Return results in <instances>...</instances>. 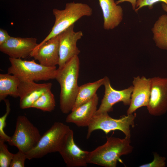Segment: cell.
I'll return each instance as SVG.
<instances>
[{
  "label": "cell",
  "instance_id": "10",
  "mask_svg": "<svg viewBox=\"0 0 167 167\" xmlns=\"http://www.w3.org/2000/svg\"><path fill=\"white\" fill-rule=\"evenodd\" d=\"M74 27V24H73L60 34L58 68L63 66L73 57L78 56L80 52L77 46V42L83 36V33L81 31L75 32Z\"/></svg>",
  "mask_w": 167,
  "mask_h": 167
},
{
  "label": "cell",
  "instance_id": "22",
  "mask_svg": "<svg viewBox=\"0 0 167 167\" xmlns=\"http://www.w3.org/2000/svg\"><path fill=\"white\" fill-rule=\"evenodd\" d=\"M5 141L0 138V167H9L14 154L8 150L7 146L5 144Z\"/></svg>",
  "mask_w": 167,
  "mask_h": 167
},
{
  "label": "cell",
  "instance_id": "25",
  "mask_svg": "<svg viewBox=\"0 0 167 167\" xmlns=\"http://www.w3.org/2000/svg\"><path fill=\"white\" fill-rule=\"evenodd\" d=\"M154 159L151 162L140 165L139 167H165V160L164 157L160 156L157 153L153 154Z\"/></svg>",
  "mask_w": 167,
  "mask_h": 167
},
{
  "label": "cell",
  "instance_id": "18",
  "mask_svg": "<svg viewBox=\"0 0 167 167\" xmlns=\"http://www.w3.org/2000/svg\"><path fill=\"white\" fill-rule=\"evenodd\" d=\"M19 79L16 76L9 74H0V101L8 96L19 97L18 87Z\"/></svg>",
  "mask_w": 167,
  "mask_h": 167
},
{
  "label": "cell",
  "instance_id": "23",
  "mask_svg": "<svg viewBox=\"0 0 167 167\" xmlns=\"http://www.w3.org/2000/svg\"><path fill=\"white\" fill-rule=\"evenodd\" d=\"M4 101L6 106V111L5 113L0 118V138L5 142H8L11 137L7 135L4 131V129L6 125V118L11 111L10 104L8 99H5Z\"/></svg>",
  "mask_w": 167,
  "mask_h": 167
},
{
  "label": "cell",
  "instance_id": "9",
  "mask_svg": "<svg viewBox=\"0 0 167 167\" xmlns=\"http://www.w3.org/2000/svg\"><path fill=\"white\" fill-rule=\"evenodd\" d=\"M151 94L147 107L151 115L160 116L167 111V78H151Z\"/></svg>",
  "mask_w": 167,
  "mask_h": 167
},
{
  "label": "cell",
  "instance_id": "4",
  "mask_svg": "<svg viewBox=\"0 0 167 167\" xmlns=\"http://www.w3.org/2000/svg\"><path fill=\"white\" fill-rule=\"evenodd\" d=\"M9 59L11 66L7 73L16 76L20 80L35 82L55 79L57 69L56 66H46L34 60L29 61L11 58Z\"/></svg>",
  "mask_w": 167,
  "mask_h": 167
},
{
  "label": "cell",
  "instance_id": "13",
  "mask_svg": "<svg viewBox=\"0 0 167 167\" xmlns=\"http://www.w3.org/2000/svg\"><path fill=\"white\" fill-rule=\"evenodd\" d=\"M151 84V78L139 76L134 77L133 90L127 115L133 113L140 107L147 106L150 96Z\"/></svg>",
  "mask_w": 167,
  "mask_h": 167
},
{
  "label": "cell",
  "instance_id": "15",
  "mask_svg": "<svg viewBox=\"0 0 167 167\" xmlns=\"http://www.w3.org/2000/svg\"><path fill=\"white\" fill-rule=\"evenodd\" d=\"M52 86L51 83L39 84L34 81L20 80L18 90L20 108L24 109L31 108L33 104L42 94L51 90Z\"/></svg>",
  "mask_w": 167,
  "mask_h": 167
},
{
  "label": "cell",
  "instance_id": "3",
  "mask_svg": "<svg viewBox=\"0 0 167 167\" xmlns=\"http://www.w3.org/2000/svg\"><path fill=\"white\" fill-rule=\"evenodd\" d=\"M53 12L55 18L54 24L48 35L39 45L59 34L82 17L90 16L92 9L86 3L71 2L66 4L64 9H54Z\"/></svg>",
  "mask_w": 167,
  "mask_h": 167
},
{
  "label": "cell",
  "instance_id": "19",
  "mask_svg": "<svg viewBox=\"0 0 167 167\" xmlns=\"http://www.w3.org/2000/svg\"><path fill=\"white\" fill-rule=\"evenodd\" d=\"M105 79L104 77L96 81L88 83L79 86L75 102L72 110L91 99L96 94V92L98 88L104 85Z\"/></svg>",
  "mask_w": 167,
  "mask_h": 167
},
{
  "label": "cell",
  "instance_id": "21",
  "mask_svg": "<svg viewBox=\"0 0 167 167\" xmlns=\"http://www.w3.org/2000/svg\"><path fill=\"white\" fill-rule=\"evenodd\" d=\"M55 106L54 95L49 90L42 94L33 104L31 108L50 112L54 109Z\"/></svg>",
  "mask_w": 167,
  "mask_h": 167
},
{
  "label": "cell",
  "instance_id": "5",
  "mask_svg": "<svg viewBox=\"0 0 167 167\" xmlns=\"http://www.w3.org/2000/svg\"><path fill=\"white\" fill-rule=\"evenodd\" d=\"M71 129L69 126L62 122L54 123L41 136L36 146L26 154L27 159L41 158L48 153L58 152Z\"/></svg>",
  "mask_w": 167,
  "mask_h": 167
},
{
  "label": "cell",
  "instance_id": "1",
  "mask_svg": "<svg viewBox=\"0 0 167 167\" xmlns=\"http://www.w3.org/2000/svg\"><path fill=\"white\" fill-rule=\"evenodd\" d=\"M79 64L78 56H76L57 69L55 79L60 85V107L64 114L71 112L75 102L79 88Z\"/></svg>",
  "mask_w": 167,
  "mask_h": 167
},
{
  "label": "cell",
  "instance_id": "24",
  "mask_svg": "<svg viewBox=\"0 0 167 167\" xmlns=\"http://www.w3.org/2000/svg\"><path fill=\"white\" fill-rule=\"evenodd\" d=\"M26 159V154L19 150L17 153L14 154L10 167H24L25 161Z\"/></svg>",
  "mask_w": 167,
  "mask_h": 167
},
{
  "label": "cell",
  "instance_id": "20",
  "mask_svg": "<svg viewBox=\"0 0 167 167\" xmlns=\"http://www.w3.org/2000/svg\"><path fill=\"white\" fill-rule=\"evenodd\" d=\"M152 31L156 46L160 49L167 50V15H163L159 17Z\"/></svg>",
  "mask_w": 167,
  "mask_h": 167
},
{
  "label": "cell",
  "instance_id": "7",
  "mask_svg": "<svg viewBox=\"0 0 167 167\" xmlns=\"http://www.w3.org/2000/svg\"><path fill=\"white\" fill-rule=\"evenodd\" d=\"M41 136L37 128L26 116L19 115L14 133L8 143L27 154L36 146Z\"/></svg>",
  "mask_w": 167,
  "mask_h": 167
},
{
  "label": "cell",
  "instance_id": "12",
  "mask_svg": "<svg viewBox=\"0 0 167 167\" xmlns=\"http://www.w3.org/2000/svg\"><path fill=\"white\" fill-rule=\"evenodd\" d=\"M36 39L11 36L6 42L0 45V50L9 58H24L30 56L37 46Z\"/></svg>",
  "mask_w": 167,
  "mask_h": 167
},
{
  "label": "cell",
  "instance_id": "16",
  "mask_svg": "<svg viewBox=\"0 0 167 167\" xmlns=\"http://www.w3.org/2000/svg\"><path fill=\"white\" fill-rule=\"evenodd\" d=\"M98 101L96 94L89 101L72 110L66 117V122L79 127H88L96 114Z\"/></svg>",
  "mask_w": 167,
  "mask_h": 167
},
{
  "label": "cell",
  "instance_id": "28",
  "mask_svg": "<svg viewBox=\"0 0 167 167\" xmlns=\"http://www.w3.org/2000/svg\"><path fill=\"white\" fill-rule=\"evenodd\" d=\"M136 0H118L115 2L117 4L124 2H129L131 4L133 9L135 10L136 9Z\"/></svg>",
  "mask_w": 167,
  "mask_h": 167
},
{
  "label": "cell",
  "instance_id": "14",
  "mask_svg": "<svg viewBox=\"0 0 167 167\" xmlns=\"http://www.w3.org/2000/svg\"><path fill=\"white\" fill-rule=\"evenodd\" d=\"M60 34L55 36L41 45H38L30 57L41 64L47 67L58 65Z\"/></svg>",
  "mask_w": 167,
  "mask_h": 167
},
{
  "label": "cell",
  "instance_id": "8",
  "mask_svg": "<svg viewBox=\"0 0 167 167\" xmlns=\"http://www.w3.org/2000/svg\"><path fill=\"white\" fill-rule=\"evenodd\" d=\"M58 152L68 167H86L88 164L90 152L82 150L76 144L71 129L66 136Z\"/></svg>",
  "mask_w": 167,
  "mask_h": 167
},
{
  "label": "cell",
  "instance_id": "17",
  "mask_svg": "<svg viewBox=\"0 0 167 167\" xmlns=\"http://www.w3.org/2000/svg\"><path fill=\"white\" fill-rule=\"evenodd\" d=\"M101 9L103 18L104 28L111 30L118 26L123 18L122 7L117 4L114 0H98Z\"/></svg>",
  "mask_w": 167,
  "mask_h": 167
},
{
  "label": "cell",
  "instance_id": "11",
  "mask_svg": "<svg viewBox=\"0 0 167 167\" xmlns=\"http://www.w3.org/2000/svg\"><path fill=\"white\" fill-rule=\"evenodd\" d=\"M104 77L105 94L96 114L112 111L113 106L118 102H122L125 105H129L131 103L132 85L123 90H117L112 87L109 78Z\"/></svg>",
  "mask_w": 167,
  "mask_h": 167
},
{
  "label": "cell",
  "instance_id": "26",
  "mask_svg": "<svg viewBox=\"0 0 167 167\" xmlns=\"http://www.w3.org/2000/svg\"><path fill=\"white\" fill-rule=\"evenodd\" d=\"M159 2H162L167 4V0H137L135 11L137 12L144 6H148L149 9H152L153 8V5Z\"/></svg>",
  "mask_w": 167,
  "mask_h": 167
},
{
  "label": "cell",
  "instance_id": "27",
  "mask_svg": "<svg viewBox=\"0 0 167 167\" xmlns=\"http://www.w3.org/2000/svg\"><path fill=\"white\" fill-rule=\"evenodd\" d=\"M11 36L6 31L1 28L0 29V45L7 41Z\"/></svg>",
  "mask_w": 167,
  "mask_h": 167
},
{
  "label": "cell",
  "instance_id": "6",
  "mask_svg": "<svg viewBox=\"0 0 167 167\" xmlns=\"http://www.w3.org/2000/svg\"><path fill=\"white\" fill-rule=\"evenodd\" d=\"M135 117L133 113L123 115L118 119L112 118L107 113L95 114L88 126L86 138L88 139L95 130H100L106 134L112 131L119 130L124 134L125 137L130 139V127L135 126Z\"/></svg>",
  "mask_w": 167,
  "mask_h": 167
},
{
  "label": "cell",
  "instance_id": "2",
  "mask_svg": "<svg viewBox=\"0 0 167 167\" xmlns=\"http://www.w3.org/2000/svg\"><path fill=\"white\" fill-rule=\"evenodd\" d=\"M130 138L110 136L106 143L90 152L88 164L105 167H116L118 161L122 162L120 157L131 153L133 147Z\"/></svg>",
  "mask_w": 167,
  "mask_h": 167
},
{
  "label": "cell",
  "instance_id": "29",
  "mask_svg": "<svg viewBox=\"0 0 167 167\" xmlns=\"http://www.w3.org/2000/svg\"><path fill=\"white\" fill-rule=\"evenodd\" d=\"M161 6L163 10L167 13V4L163 3L161 4Z\"/></svg>",
  "mask_w": 167,
  "mask_h": 167
}]
</instances>
